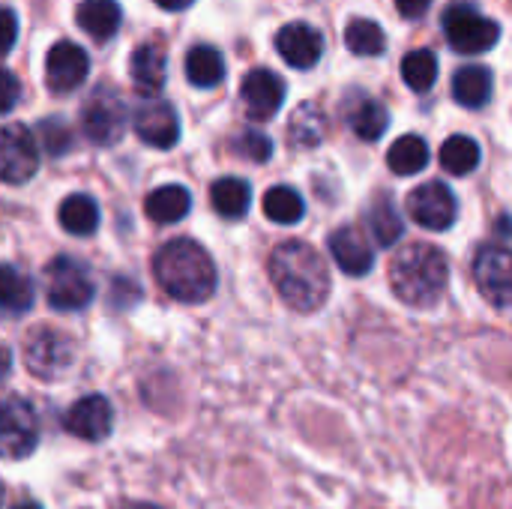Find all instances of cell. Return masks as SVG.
<instances>
[{"instance_id":"6da1fadb","label":"cell","mask_w":512,"mask_h":509,"mask_svg":"<svg viewBox=\"0 0 512 509\" xmlns=\"http://www.w3.org/2000/svg\"><path fill=\"white\" fill-rule=\"evenodd\" d=\"M270 279L279 297L297 312H315L330 297V273L324 258L303 240H285L270 252Z\"/></svg>"},{"instance_id":"7a4b0ae2","label":"cell","mask_w":512,"mask_h":509,"mask_svg":"<svg viewBox=\"0 0 512 509\" xmlns=\"http://www.w3.org/2000/svg\"><path fill=\"white\" fill-rule=\"evenodd\" d=\"M153 273H156V282L168 291V297L180 303L210 300L219 282L210 252L189 237L168 240L153 255Z\"/></svg>"},{"instance_id":"3957f363","label":"cell","mask_w":512,"mask_h":509,"mask_svg":"<svg viewBox=\"0 0 512 509\" xmlns=\"http://www.w3.org/2000/svg\"><path fill=\"white\" fill-rule=\"evenodd\" d=\"M447 282H450V267L441 249L429 243H411L393 255L390 285L402 303L414 309H429L441 300Z\"/></svg>"},{"instance_id":"277c9868","label":"cell","mask_w":512,"mask_h":509,"mask_svg":"<svg viewBox=\"0 0 512 509\" xmlns=\"http://www.w3.org/2000/svg\"><path fill=\"white\" fill-rule=\"evenodd\" d=\"M441 24H444V36L450 48L459 54H486L501 39V24L468 3L447 6Z\"/></svg>"},{"instance_id":"5b68a950","label":"cell","mask_w":512,"mask_h":509,"mask_svg":"<svg viewBox=\"0 0 512 509\" xmlns=\"http://www.w3.org/2000/svg\"><path fill=\"white\" fill-rule=\"evenodd\" d=\"M42 279H45V300L57 312H78L96 294L93 279H90V270L78 258H69V255L54 258L45 267V276Z\"/></svg>"},{"instance_id":"8992f818","label":"cell","mask_w":512,"mask_h":509,"mask_svg":"<svg viewBox=\"0 0 512 509\" xmlns=\"http://www.w3.org/2000/svg\"><path fill=\"white\" fill-rule=\"evenodd\" d=\"M24 363L30 369V375L36 378H57L63 375L72 360H75V342L69 333L54 330V327H36L27 333L24 345H21Z\"/></svg>"},{"instance_id":"52a82bcc","label":"cell","mask_w":512,"mask_h":509,"mask_svg":"<svg viewBox=\"0 0 512 509\" xmlns=\"http://www.w3.org/2000/svg\"><path fill=\"white\" fill-rule=\"evenodd\" d=\"M81 132L99 147L117 144L123 138V132H126V105H123L117 90L102 84L84 99V105H81Z\"/></svg>"},{"instance_id":"ba28073f","label":"cell","mask_w":512,"mask_h":509,"mask_svg":"<svg viewBox=\"0 0 512 509\" xmlns=\"http://www.w3.org/2000/svg\"><path fill=\"white\" fill-rule=\"evenodd\" d=\"M39 444V420L30 402L9 396L0 399V459L21 462Z\"/></svg>"},{"instance_id":"9c48e42d","label":"cell","mask_w":512,"mask_h":509,"mask_svg":"<svg viewBox=\"0 0 512 509\" xmlns=\"http://www.w3.org/2000/svg\"><path fill=\"white\" fill-rule=\"evenodd\" d=\"M39 168V147L24 123L0 126V183L21 186Z\"/></svg>"},{"instance_id":"30bf717a","label":"cell","mask_w":512,"mask_h":509,"mask_svg":"<svg viewBox=\"0 0 512 509\" xmlns=\"http://www.w3.org/2000/svg\"><path fill=\"white\" fill-rule=\"evenodd\" d=\"M408 216L426 231H447L459 216V201L447 183L429 180L408 195Z\"/></svg>"},{"instance_id":"8fae6325","label":"cell","mask_w":512,"mask_h":509,"mask_svg":"<svg viewBox=\"0 0 512 509\" xmlns=\"http://www.w3.org/2000/svg\"><path fill=\"white\" fill-rule=\"evenodd\" d=\"M512 258L510 249L501 246V243H486L480 246L477 258H474V282L477 288L483 291V297L498 306V309H507L510 306L512 294Z\"/></svg>"},{"instance_id":"7c38bea8","label":"cell","mask_w":512,"mask_h":509,"mask_svg":"<svg viewBox=\"0 0 512 509\" xmlns=\"http://www.w3.org/2000/svg\"><path fill=\"white\" fill-rule=\"evenodd\" d=\"M90 60L87 51L69 39H60L48 48L45 54V81L51 93H72L87 81Z\"/></svg>"},{"instance_id":"4fadbf2b","label":"cell","mask_w":512,"mask_h":509,"mask_svg":"<svg viewBox=\"0 0 512 509\" xmlns=\"http://www.w3.org/2000/svg\"><path fill=\"white\" fill-rule=\"evenodd\" d=\"M132 129L144 144L156 150H171L180 141V117L174 105L165 99H147L144 105H138L132 117Z\"/></svg>"},{"instance_id":"5bb4252c","label":"cell","mask_w":512,"mask_h":509,"mask_svg":"<svg viewBox=\"0 0 512 509\" xmlns=\"http://www.w3.org/2000/svg\"><path fill=\"white\" fill-rule=\"evenodd\" d=\"M240 99L252 120H273L285 102V81L273 69H252L240 84Z\"/></svg>"},{"instance_id":"9a60e30c","label":"cell","mask_w":512,"mask_h":509,"mask_svg":"<svg viewBox=\"0 0 512 509\" xmlns=\"http://www.w3.org/2000/svg\"><path fill=\"white\" fill-rule=\"evenodd\" d=\"M63 426L69 435H75L81 441H90V444L105 441L114 426L111 402L105 396H84L63 414Z\"/></svg>"},{"instance_id":"2e32d148","label":"cell","mask_w":512,"mask_h":509,"mask_svg":"<svg viewBox=\"0 0 512 509\" xmlns=\"http://www.w3.org/2000/svg\"><path fill=\"white\" fill-rule=\"evenodd\" d=\"M279 57L294 69H312L324 54V36L306 21H291L276 33Z\"/></svg>"},{"instance_id":"e0dca14e","label":"cell","mask_w":512,"mask_h":509,"mask_svg":"<svg viewBox=\"0 0 512 509\" xmlns=\"http://www.w3.org/2000/svg\"><path fill=\"white\" fill-rule=\"evenodd\" d=\"M330 255L339 264V270L348 276H366L375 264V252H372L366 234L351 225L336 228L330 234Z\"/></svg>"},{"instance_id":"ac0fdd59","label":"cell","mask_w":512,"mask_h":509,"mask_svg":"<svg viewBox=\"0 0 512 509\" xmlns=\"http://www.w3.org/2000/svg\"><path fill=\"white\" fill-rule=\"evenodd\" d=\"M129 75H132V84L138 93L144 96H156L162 87H165V78H168V57H165V48L156 45V42H144L132 51L129 57Z\"/></svg>"},{"instance_id":"d6986e66","label":"cell","mask_w":512,"mask_h":509,"mask_svg":"<svg viewBox=\"0 0 512 509\" xmlns=\"http://www.w3.org/2000/svg\"><path fill=\"white\" fill-rule=\"evenodd\" d=\"M75 21L90 39L108 42L120 30L123 9L117 0H81V6L75 9Z\"/></svg>"},{"instance_id":"ffe728a7","label":"cell","mask_w":512,"mask_h":509,"mask_svg":"<svg viewBox=\"0 0 512 509\" xmlns=\"http://www.w3.org/2000/svg\"><path fill=\"white\" fill-rule=\"evenodd\" d=\"M345 114H348V123L360 141H378L390 126L387 108L378 99L363 96V93H354V99L345 102Z\"/></svg>"},{"instance_id":"44dd1931","label":"cell","mask_w":512,"mask_h":509,"mask_svg":"<svg viewBox=\"0 0 512 509\" xmlns=\"http://www.w3.org/2000/svg\"><path fill=\"white\" fill-rule=\"evenodd\" d=\"M189 210H192V195L186 186H177V183L153 189L144 201L147 219H153L159 225H174V222L186 219Z\"/></svg>"},{"instance_id":"7402d4cb","label":"cell","mask_w":512,"mask_h":509,"mask_svg":"<svg viewBox=\"0 0 512 509\" xmlns=\"http://www.w3.org/2000/svg\"><path fill=\"white\" fill-rule=\"evenodd\" d=\"M453 99L465 108H483L492 99V72L480 63H468L453 75Z\"/></svg>"},{"instance_id":"603a6c76","label":"cell","mask_w":512,"mask_h":509,"mask_svg":"<svg viewBox=\"0 0 512 509\" xmlns=\"http://www.w3.org/2000/svg\"><path fill=\"white\" fill-rule=\"evenodd\" d=\"M366 225H369V231H372V237H375L378 246H393V243H399V237H402V231H405V222H402V216H399V207H396V201H393L387 192H381V195L369 204V210H366Z\"/></svg>"},{"instance_id":"cb8c5ba5","label":"cell","mask_w":512,"mask_h":509,"mask_svg":"<svg viewBox=\"0 0 512 509\" xmlns=\"http://www.w3.org/2000/svg\"><path fill=\"white\" fill-rule=\"evenodd\" d=\"M210 204L219 216L225 219H240L249 213V204H252V189L246 180L240 177H222L213 183L210 189Z\"/></svg>"},{"instance_id":"d4e9b609","label":"cell","mask_w":512,"mask_h":509,"mask_svg":"<svg viewBox=\"0 0 512 509\" xmlns=\"http://www.w3.org/2000/svg\"><path fill=\"white\" fill-rule=\"evenodd\" d=\"M57 216H60L63 231H69L75 237H90L99 228V204L90 195H81V192L63 198Z\"/></svg>"},{"instance_id":"484cf974","label":"cell","mask_w":512,"mask_h":509,"mask_svg":"<svg viewBox=\"0 0 512 509\" xmlns=\"http://www.w3.org/2000/svg\"><path fill=\"white\" fill-rule=\"evenodd\" d=\"M0 309L27 315L33 309V282L12 264H0Z\"/></svg>"},{"instance_id":"4316f807","label":"cell","mask_w":512,"mask_h":509,"mask_svg":"<svg viewBox=\"0 0 512 509\" xmlns=\"http://www.w3.org/2000/svg\"><path fill=\"white\" fill-rule=\"evenodd\" d=\"M186 78L195 87H216L225 78V60L213 45H192L186 54Z\"/></svg>"},{"instance_id":"83f0119b","label":"cell","mask_w":512,"mask_h":509,"mask_svg":"<svg viewBox=\"0 0 512 509\" xmlns=\"http://www.w3.org/2000/svg\"><path fill=\"white\" fill-rule=\"evenodd\" d=\"M387 165L399 177L420 174L429 165V144L420 135H402L393 141V147L387 153Z\"/></svg>"},{"instance_id":"f1b7e54d","label":"cell","mask_w":512,"mask_h":509,"mask_svg":"<svg viewBox=\"0 0 512 509\" xmlns=\"http://www.w3.org/2000/svg\"><path fill=\"white\" fill-rule=\"evenodd\" d=\"M345 45L357 57H378L387 48V33L372 18H351L345 27Z\"/></svg>"},{"instance_id":"f546056e","label":"cell","mask_w":512,"mask_h":509,"mask_svg":"<svg viewBox=\"0 0 512 509\" xmlns=\"http://www.w3.org/2000/svg\"><path fill=\"white\" fill-rule=\"evenodd\" d=\"M483 153L471 135H450L441 147V168L453 177H465L480 165Z\"/></svg>"},{"instance_id":"4dcf8cb0","label":"cell","mask_w":512,"mask_h":509,"mask_svg":"<svg viewBox=\"0 0 512 509\" xmlns=\"http://www.w3.org/2000/svg\"><path fill=\"white\" fill-rule=\"evenodd\" d=\"M324 132H327V117H324V111L315 102H303L294 111L291 123H288V138L297 147H315V144H321L324 141Z\"/></svg>"},{"instance_id":"1f68e13d","label":"cell","mask_w":512,"mask_h":509,"mask_svg":"<svg viewBox=\"0 0 512 509\" xmlns=\"http://www.w3.org/2000/svg\"><path fill=\"white\" fill-rule=\"evenodd\" d=\"M306 213L303 195L291 186H270L264 195V216L276 225H297Z\"/></svg>"},{"instance_id":"d6a6232c","label":"cell","mask_w":512,"mask_h":509,"mask_svg":"<svg viewBox=\"0 0 512 509\" xmlns=\"http://www.w3.org/2000/svg\"><path fill=\"white\" fill-rule=\"evenodd\" d=\"M402 78L414 93H429L438 81V57L432 48H417L402 57Z\"/></svg>"},{"instance_id":"836d02e7","label":"cell","mask_w":512,"mask_h":509,"mask_svg":"<svg viewBox=\"0 0 512 509\" xmlns=\"http://www.w3.org/2000/svg\"><path fill=\"white\" fill-rule=\"evenodd\" d=\"M39 138H42V144H45V150H48L51 156H63V153L72 147V129H69L66 120H60V117L42 120V123H39Z\"/></svg>"},{"instance_id":"e575fe53","label":"cell","mask_w":512,"mask_h":509,"mask_svg":"<svg viewBox=\"0 0 512 509\" xmlns=\"http://www.w3.org/2000/svg\"><path fill=\"white\" fill-rule=\"evenodd\" d=\"M234 150H237L243 159H249V162H267V159L273 156V141H270L264 132L246 129V132L237 135Z\"/></svg>"},{"instance_id":"d590c367","label":"cell","mask_w":512,"mask_h":509,"mask_svg":"<svg viewBox=\"0 0 512 509\" xmlns=\"http://www.w3.org/2000/svg\"><path fill=\"white\" fill-rule=\"evenodd\" d=\"M18 96H21V84H18V78H15L9 69H3V66H0V117H3V114H9V111L18 105Z\"/></svg>"},{"instance_id":"8d00e7d4","label":"cell","mask_w":512,"mask_h":509,"mask_svg":"<svg viewBox=\"0 0 512 509\" xmlns=\"http://www.w3.org/2000/svg\"><path fill=\"white\" fill-rule=\"evenodd\" d=\"M15 39H18V18L12 9L0 6V57H6L15 48Z\"/></svg>"},{"instance_id":"74e56055","label":"cell","mask_w":512,"mask_h":509,"mask_svg":"<svg viewBox=\"0 0 512 509\" xmlns=\"http://www.w3.org/2000/svg\"><path fill=\"white\" fill-rule=\"evenodd\" d=\"M429 6H432V0H396L399 15H402V18H408V21H414V18L426 15V12H429Z\"/></svg>"},{"instance_id":"f35d334b","label":"cell","mask_w":512,"mask_h":509,"mask_svg":"<svg viewBox=\"0 0 512 509\" xmlns=\"http://www.w3.org/2000/svg\"><path fill=\"white\" fill-rule=\"evenodd\" d=\"M9 372H12V354H9V348L0 342V384L9 378Z\"/></svg>"},{"instance_id":"ab89813d","label":"cell","mask_w":512,"mask_h":509,"mask_svg":"<svg viewBox=\"0 0 512 509\" xmlns=\"http://www.w3.org/2000/svg\"><path fill=\"white\" fill-rule=\"evenodd\" d=\"M156 6H162V9H168V12H180V9H189L195 0H153Z\"/></svg>"},{"instance_id":"60d3db41","label":"cell","mask_w":512,"mask_h":509,"mask_svg":"<svg viewBox=\"0 0 512 509\" xmlns=\"http://www.w3.org/2000/svg\"><path fill=\"white\" fill-rule=\"evenodd\" d=\"M12 509H42L39 504H30V501H24V504H18V507H12Z\"/></svg>"},{"instance_id":"b9f144b4","label":"cell","mask_w":512,"mask_h":509,"mask_svg":"<svg viewBox=\"0 0 512 509\" xmlns=\"http://www.w3.org/2000/svg\"><path fill=\"white\" fill-rule=\"evenodd\" d=\"M129 509H159V507H153V504H135V507H129Z\"/></svg>"},{"instance_id":"7bdbcfd3","label":"cell","mask_w":512,"mask_h":509,"mask_svg":"<svg viewBox=\"0 0 512 509\" xmlns=\"http://www.w3.org/2000/svg\"><path fill=\"white\" fill-rule=\"evenodd\" d=\"M0 507H3V486H0Z\"/></svg>"}]
</instances>
